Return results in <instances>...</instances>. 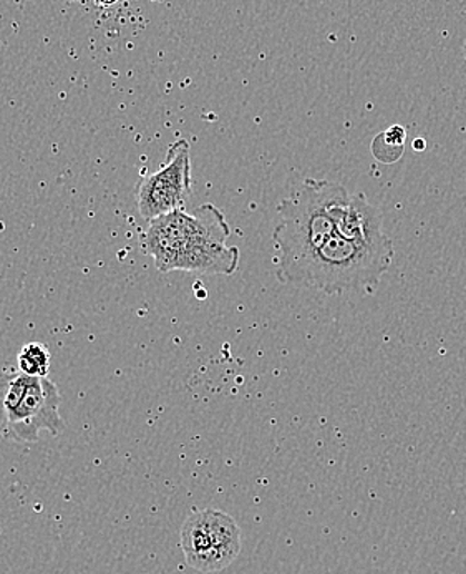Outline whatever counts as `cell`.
<instances>
[{"label": "cell", "mask_w": 466, "mask_h": 574, "mask_svg": "<svg viewBox=\"0 0 466 574\" xmlns=\"http://www.w3.org/2000/svg\"><path fill=\"white\" fill-rule=\"evenodd\" d=\"M272 243L280 285L329 296L377 286L395 255L367 196L327 180H306L280 201Z\"/></svg>", "instance_id": "6da1fadb"}, {"label": "cell", "mask_w": 466, "mask_h": 574, "mask_svg": "<svg viewBox=\"0 0 466 574\" xmlns=\"http://www.w3.org/2000/svg\"><path fill=\"white\" fill-rule=\"evenodd\" d=\"M231 228L215 205L184 208L151 219L143 235V251L161 273H198L231 276L238 271L241 253L228 246Z\"/></svg>", "instance_id": "7a4b0ae2"}, {"label": "cell", "mask_w": 466, "mask_h": 574, "mask_svg": "<svg viewBox=\"0 0 466 574\" xmlns=\"http://www.w3.org/2000/svg\"><path fill=\"white\" fill-rule=\"evenodd\" d=\"M181 550L189 568L219 573L241 553V530L228 513L206 508L192 513L181 528Z\"/></svg>", "instance_id": "3957f363"}, {"label": "cell", "mask_w": 466, "mask_h": 574, "mask_svg": "<svg viewBox=\"0 0 466 574\" xmlns=\"http://www.w3.org/2000/svg\"><path fill=\"white\" fill-rule=\"evenodd\" d=\"M60 402L59 387L49 377H32L22 400L0 420V435L19 444H36L40 432L57 437L67 427Z\"/></svg>", "instance_id": "277c9868"}, {"label": "cell", "mask_w": 466, "mask_h": 574, "mask_svg": "<svg viewBox=\"0 0 466 574\" xmlns=\"http://www.w3.org/2000/svg\"><path fill=\"white\" fill-rule=\"evenodd\" d=\"M191 195V155L187 140L168 148L167 161L157 174L148 175L137 187V206L141 218L151 221L177 211Z\"/></svg>", "instance_id": "5b68a950"}, {"label": "cell", "mask_w": 466, "mask_h": 574, "mask_svg": "<svg viewBox=\"0 0 466 574\" xmlns=\"http://www.w3.org/2000/svg\"><path fill=\"white\" fill-rule=\"evenodd\" d=\"M52 354L42 343H29L17 356V369L30 377H49Z\"/></svg>", "instance_id": "8992f818"}, {"label": "cell", "mask_w": 466, "mask_h": 574, "mask_svg": "<svg viewBox=\"0 0 466 574\" xmlns=\"http://www.w3.org/2000/svg\"><path fill=\"white\" fill-rule=\"evenodd\" d=\"M378 138H380L384 144L390 145L391 148L404 150L407 131H405V128L400 127V125H394V127L388 128L385 133L378 135Z\"/></svg>", "instance_id": "52a82bcc"}, {"label": "cell", "mask_w": 466, "mask_h": 574, "mask_svg": "<svg viewBox=\"0 0 466 574\" xmlns=\"http://www.w3.org/2000/svg\"><path fill=\"white\" fill-rule=\"evenodd\" d=\"M414 150L424 151L425 150V140L424 138H415L414 140Z\"/></svg>", "instance_id": "ba28073f"}, {"label": "cell", "mask_w": 466, "mask_h": 574, "mask_svg": "<svg viewBox=\"0 0 466 574\" xmlns=\"http://www.w3.org/2000/svg\"><path fill=\"white\" fill-rule=\"evenodd\" d=\"M95 2H97L98 6L108 7V6H113V3H117L118 0H95Z\"/></svg>", "instance_id": "9c48e42d"}, {"label": "cell", "mask_w": 466, "mask_h": 574, "mask_svg": "<svg viewBox=\"0 0 466 574\" xmlns=\"http://www.w3.org/2000/svg\"><path fill=\"white\" fill-rule=\"evenodd\" d=\"M464 56H465V60H466V40H465V46H464Z\"/></svg>", "instance_id": "30bf717a"}]
</instances>
